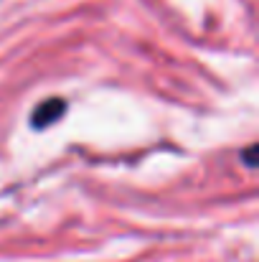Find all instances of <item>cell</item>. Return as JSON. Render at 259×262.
I'll use <instances>...</instances> for the list:
<instances>
[{
    "mask_svg": "<svg viewBox=\"0 0 259 262\" xmlns=\"http://www.w3.org/2000/svg\"><path fill=\"white\" fill-rule=\"evenodd\" d=\"M64 110H66V102L64 99H46V102H41L38 107H36V112L31 115V125L33 127H49L51 122H56L61 115H64Z\"/></svg>",
    "mask_w": 259,
    "mask_h": 262,
    "instance_id": "6da1fadb",
    "label": "cell"
},
{
    "mask_svg": "<svg viewBox=\"0 0 259 262\" xmlns=\"http://www.w3.org/2000/svg\"><path fill=\"white\" fill-rule=\"evenodd\" d=\"M254 150H257V145H249V150H247V163L249 166H254Z\"/></svg>",
    "mask_w": 259,
    "mask_h": 262,
    "instance_id": "7a4b0ae2",
    "label": "cell"
}]
</instances>
